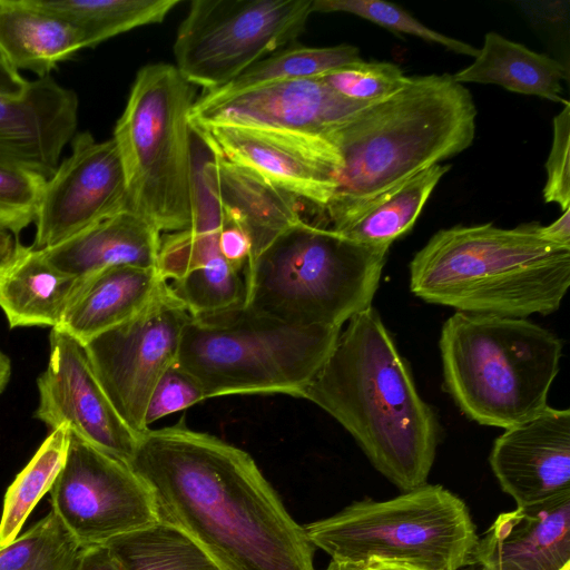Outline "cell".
I'll return each mask as SVG.
<instances>
[{
  "label": "cell",
  "mask_w": 570,
  "mask_h": 570,
  "mask_svg": "<svg viewBox=\"0 0 570 570\" xmlns=\"http://www.w3.org/2000/svg\"><path fill=\"white\" fill-rule=\"evenodd\" d=\"M129 466L150 490L158 520L186 532L223 570H315L304 527L247 452L180 421L142 432Z\"/></svg>",
  "instance_id": "obj_1"
},
{
  "label": "cell",
  "mask_w": 570,
  "mask_h": 570,
  "mask_svg": "<svg viewBox=\"0 0 570 570\" xmlns=\"http://www.w3.org/2000/svg\"><path fill=\"white\" fill-rule=\"evenodd\" d=\"M346 323L301 397L333 416L399 489L419 488L435 459V413L379 313L371 306Z\"/></svg>",
  "instance_id": "obj_2"
},
{
  "label": "cell",
  "mask_w": 570,
  "mask_h": 570,
  "mask_svg": "<svg viewBox=\"0 0 570 570\" xmlns=\"http://www.w3.org/2000/svg\"><path fill=\"white\" fill-rule=\"evenodd\" d=\"M476 108L451 75L407 77L395 94L354 112L327 138L343 169L325 207L340 230L422 170L469 148Z\"/></svg>",
  "instance_id": "obj_3"
},
{
  "label": "cell",
  "mask_w": 570,
  "mask_h": 570,
  "mask_svg": "<svg viewBox=\"0 0 570 570\" xmlns=\"http://www.w3.org/2000/svg\"><path fill=\"white\" fill-rule=\"evenodd\" d=\"M539 226L439 230L410 263L411 292L463 313L525 318L556 312L570 285V247L546 239Z\"/></svg>",
  "instance_id": "obj_4"
},
{
  "label": "cell",
  "mask_w": 570,
  "mask_h": 570,
  "mask_svg": "<svg viewBox=\"0 0 570 570\" xmlns=\"http://www.w3.org/2000/svg\"><path fill=\"white\" fill-rule=\"evenodd\" d=\"M444 385L470 420L508 429L541 413L562 342L527 320L455 312L442 326Z\"/></svg>",
  "instance_id": "obj_5"
},
{
  "label": "cell",
  "mask_w": 570,
  "mask_h": 570,
  "mask_svg": "<svg viewBox=\"0 0 570 570\" xmlns=\"http://www.w3.org/2000/svg\"><path fill=\"white\" fill-rule=\"evenodd\" d=\"M390 246L304 219L244 269V306L295 326L340 327L372 306Z\"/></svg>",
  "instance_id": "obj_6"
},
{
  "label": "cell",
  "mask_w": 570,
  "mask_h": 570,
  "mask_svg": "<svg viewBox=\"0 0 570 570\" xmlns=\"http://www.w3.org/2000/svg\"><path fill=\"white\" fill-rule=\"evenodd\" d=\"M341 330L289 325L240 305L191 317L176 365L197 381L206 399L239 393L301 397Z\"/></svg>",
  "instance_id": "obj_7"
},
{
  "label": "cell",
  "mask_w": 570,
  "mask_h": 570,
  "mask_svg": "<svg viewBox=\"0 0 570 570\" xmlns=\"http://www.w3.org/2000/svg\"><path fill=\"white\" fill-rule=\"evenodd\" d=\"M195 89L173 65L136 75L114 137L125 174L128 209L160 234L189 227L194 212Z\"/></svg>",
  "instance_id": "obj_8"
},
{
  "label": "cell",
  "mask_w": 570,
  "mask_h": 570,
  "mask_svg": "<svg viewBox=\"0 0 570 570\" xmlns=\"http://www.w3.org/2000/svg\"><path fill=\"white\" fill-rule=\"evenodd\" d=\"M304 530L332 560L416 570H459L472 563L479 540L465 503L430 484L385 501L354 502Z\"/></svg>",
  "instance_id": "obj_9"
},
{
  "label": "cell",
  "mask_w": 570,
  "mask_h": 570,
  "mask_svg": "<svg viewBox=\"0 0 570 570\" xmlns=\"http://www.w3.org/2000/svg\"><path fill=\"white\" fill-rule=\"evenodd\" d=\"M313 0H194L174 42L179 73L206 91L286 48L304 31Z\"/></svg>",
  "instance_id": "obj_10"
},
{
  "label": "cell",
  "mask_w": 570,
  "mask_h": 570,
  "mask_svg": "<svg viewBox=\"0 0 570 570\" xmlns=\"http://www.w3.org/2000/svg\"><path fill=\"white\" fill-rule=\"evenodd\" d=\"M49 493L51 510L80 548L158 521L151 492L131 468L72 433Z\"/></svg>",
  "instance_id": "obj_11"
},
{
  "label": "cell",
  "mask_w": 570,
  "mask_h": 570,
  "mask_svg": "<svg viewBox=\"0 0 570 570\" xmlns=\"http://www.w3.org/2000/svg\"><path fill=\"white\" fill-rule=\"evenodd\" d=\"M191 318L165 291L132 318L83 344L98 381L124 422L138 435L160 376L177 361L183 330Z\"/></svg>",
  "instance_id": "obj_12"
},
{
  "label": "cell",
  "mask_w": 570,
  "mask_h": 570,
  "mask_svg": "<svg viewBox=\"0 0 570 570\" xmlns=\"http://www.w3.org/2000/svg\"><path fill=\"white\" fill-rule=\"evenodd\" d=\"M71 153L47 178L32 246L59 245L99 222L128 209L124 168L112 138L97 141L76 132Z\"/></svg>",
  "instance_id": "obj_13"
},
{
  "label": "cell",
  "mask_w": 570,
  "mask_h": 570,
  "mask_svg": "<svg viewBox=\"0 0 570 570\" xmlns=\"http://www.w3.org/2000/svg\"><path fill=\"white\" fill-rule=\"evenodd\" d=\"M49 361L38 377L39 404L35 416L51 430L71 433L129 465L138 443L98 381L85 346L66 332L51 328Z\"/></svg>",
  "instance_id": "obj_14"
},
{
  "label": "cell",
  "mask_w": 570,
  "mask_h": 570,
  "mask_svg": "<svg viewBox=\"0 0 570 570\" xmlns=\"http://www.w3.org/2000/svg\"><path fill=\"white\" fill-rule=\"evenodd\" d=\"M191 129L213 154L323 210L335 194L343 159L326 137L238 126Z\"/></svg>",
  "instance_id": "obj_15"
},
{
  "label": "cell",
  "mask_w": 570,
  "mask_h": 570,
  "mask_svg": "<svg viewBox=\"0 0 570 570\" xmlns=\"http://www.w3.org/2000/svg\"><path fill=\"white\" fill-rule=\"evenodd\" d=\"M367 105L340 96L318 78L297 79L226 96L205 92L195 100L188 121L191 128L254 127L327 138Z\"/></svg>",
  "instance_id": "obj_16"
},
{
  "label": "cell",
  "mask_w": 570,
  "mask_h": 570,
  "mask_svg": "<svg viewBox=\"0 0 570 570\" xmlns=\"http://www.w3.org/2000/svg\"><path fill=\"white\" fill-rule=\"evenodd\" d=\"M502 490L527 507L570 493V411L547 406L505 429L489 458Z\"/></svg>",
  "instance_id": "obj_17"
},
{
  "label": "cell",
  "mask_w": 570,
  "mask_h": 570,
  "mask_svg": "<svg viewBox=\"0 0 570 570\" xmlns=\"http://www.w3.org/2000/svg\"><path fill=\"white\" fill-rule=\"evenodd\" d=\"M79 101L50 75L30 80L20 96L0 97V165L49 178L77 129Z\"/></svg>",
  "instance_id": "obj_18"
},
{
  "label": "cell",
  "mask_w": 570,
  "mask_h": 570,
  "mask_svg": "<svg viewBox=\"0 0 570 570\" xmlns=\"http://www.w3.org/2000/svg\"><path fill=\"white\" fill-rule=\"evenodd\" d=\"M481 570H560L570 562V493L500 514L472 554Z\"/></svg>",
  "instance_id": "obj_19"
},
{
  "label": "cell",
  "mask_w": 570,
  "mask_h": 570,
  "mask_svg": "<svg viewBox=\"0 0 570 570\" xmlns=\"http://www.w3.org/2000/svg\"><path fill=\"white\" fill-rule=\"evenodd\" d=\"M207 169L224 218L249 238L247 265L281 234L303 220L299 199L256 173L213 153Z\"/></svg>",
  "instance_id": "obj_20"
},
{
  "label": "cell",
  "mask_w": 570,
  "mask_h": 570,
  "mask_svg": "<svg viewBox=\"0 0 570 570\" xmlns=\"http://www.w3.org/2000/svg\"><path fill=\"white\" fill-rule=\"evenodd\" d=\"M166 285L154 267L115 266L82 277L57 328L83 345L139 314Z\"/></svg>",
  "instance_id": "obj_21"
},
{
  "label": "cell",
  "mask_w": 570,
  "mask_h": 570,
  "mask_svg": "<svg viewBox=\"0 0 570 570\" xmlns=\"http://www.w3.org/2000/svg\"><path fill=\"white\" fill-rule=\"evenodd\" d=\"M81 279L52 265L42 249L17 240L0 266V308L10 328L59 327Z\"/></svg>",
  "instance_id": "obj_22"
},
{
  "label": "cell",
  "mask_w": 570,
  "mask_h": 570,
  "mask_svg": "<svg viewBox=\"0 0 570 570\" xmlns=\"http://www.w3.org/2000/svg\"><path fill=\"white\" fill-rule=\"evenodd\" d=\"M160 236L153 225L125 209L42 250L57 268L82 278L115 266L156 268Z\"/></svg>",
  "instance_id": "obj_23"
},
{
  "label": "cell",
  "mask_w": 570,
  "mask_h": 570,
  "mask_svg": "<svg viewBox=\"0 0 570 570\" xmlns=\"http://www.w3.org/2000/svg\"><path fill=\"white\" fill-rule=\"evenodd\" d=\"M80 31L36 0H0V56L43 78L83 49Z\"/></svg>",
  "instance_id": "obj_24"
},
{
  "label": "cell",
  "mask_w": 570,
  "mask_h": 570,
  "mask_svg": "<svg viewBox=\"0 0 570 570\" xmlns=\"http://www.w3.org/2000/svg\"><path fill=\"white\" fill-rule=\"evenodd\" d=\"M458 83H494L507 90L566 104L562 80L568 69L558 60L538 53L490 31L474 61L452 75Z\"/></svg>",
  "instance_id": "obj_25"
},
{
  "label": "cell",
  "mask_w": 570,
  "mask_h": 570,
  "mask_svg": "<svg viewBox=\"0 0 570 570\" xmlns=\"http://www.w3.org/2000/svg\"><path fill=\"white\" fill-rule=\"evenodd\" d=\"M105 544L124 570H223L191 537L160 520Z\"/></svg>",
  "instance_id": "obj_26"
},
{
  "label": "cell",
  "mask_w": 570,
  "mask_h": 570,
  "mask_svg": "<svg viewBox=\"0 0 570 570\" xmlns=\"http://www.w3.org/2000/svg\"><path fill=\"white\" fill-rule=\"evenodd\" d=\"M72 23L85 48L135 28L161 22L179 0H36Z\"/></svg>",
  "instance_id": "obj_27"
},
{
  "label": "cell",
  "mask_w": 570,
  "mask_h": 570,
  "mask_svg": "<svg viewBox=\"0 0 570 570\" xmlns=\"http://www.w3.org/2000/svg\"><path fill=\"white\" fill-rule=\"evenodd\" d=\"M450 165H433L390 193L375 206L336 230L358 243L386 245L406 234Z\"/></svg>",
  "instance_id": "obj_28"
},
{
  "label": "cell",
  "mask_w": 570,
  "mask_h": 570,
  "mask_svg": "<svg viewBox=\"0 0 570 570\" xmlns=\"http://www.w3.org/2000/svg\"><path fill=\"white\" fill-rule=\"evenodd\" d=\"M70 436L71 431L65 424L52 429L8 488L0 520V548L17 539L33 508L50 491L65 464Z\"/></svg>",
  "instance_id": "obj_29"
},
{
  "label": "cell",
  "mask_w": 570,
  "mask_h": 570,
  "mask_svg": "<svg viewBox=\"0 0 570 570\" xmlns=\"http://www.w3.org/2000/svg\"><path fill=\"white\" fill-rule=\"evenodd\" d=\"M361 60L358 49L351 45L286 47L255 62L228 83L205 92L226 96L272 82L317 78Z\"/></svg>",
  "instance_id": "obj_30"
},
{
  "label": "cell",
  "mask_w": 570,
  "mask_h": 570,
  "mask_svg": "<svg viewBox=\"0 0 570 570\" xmlns=\"http://www.w3.org/2000/svg\"><path fill=\"white\" fill-rule=\"evenodd\" d=\"M80 546L50 512L0 548V570H72Z\"/></svg>",
  "instance_id": "obj_31"
},
{
  "label": "cell",
  "mask_w": 570,
  "mask_h": 570,
  "mask_svg": "<svg viewBox=\"0 0 570 570\" xmlns=\"http://www.w3.org/2000/svg\"><path fill=\"white\" fill-rule=\"evenodd\" d=\"M169 294L191 317L210 315L244 305L246 283L244 273L223 257L167 282Z\"/></svg>",
  "instance_id": "obj_32"
},
{
  "label": "cell",
  "mask_w": 570,
  "mask_h": 570,
  "mask_svg": "<svg viewBox=\"0 0 570 570\" xmlns=\"http://www.w3.org/2000/svg\"><path fill=\"white\" fill-rule=\"evenodd\" d=\"M312 8L313 12L352 13L389 30L439 43L458 55L475 58L479 53V49L475 47L426 27L391 2L381 0H313Z\"/></svg>",
  "instance_id": "obj_33"
},
{
  "label": "cell",
  "mask_w": 570,
  "mask_h": 570,
  "mask_svg": "<svg viewBox=\"0 0 570 570\" xmlns=\"http://www.w3.org/2000/svg\"><path fill=\"white\" fill-rule=\"evenodd\" d=\"M317 78L340 96L365 104L395 94L407 79L402 69L392 62L364 60L337 68Z\"/></svg>",
  "instance_id": "obj_34"
},
{
  "label": "cell",
  "mask_w": 570,
  "mask_h": 570,
  "mask_svg": "<svg viewBox=\"0 0 570 570\" xmlns=\"http://www.w3.org/2000/svg\"><path fill=\"white\" fill-rule=\"evenodd\" d=\"M47 177L19 166L0 165V227L18 236L35 224Z\"/></svg>",
  "instance_id": "obj_35"
},
{
  "label": "cell",
  "mask_w": 570,
  "mask_h": 570,
  "mask_svg": "<svg viewBox=\"0 0 570 570\" xmlns=\"http://www.w3.org/2000/svg\"><path fill=\"white\" fill-rule=\"evenodd\" d=\"M219 232L187 227L160 236L156 269L163 281L173 282L222 257Z\"/></svg>",
  "instance_id": "obj_36"
},
{
  "label": "cell",
  "mask_w": 570,
  "mask_h": 570,
  "mask_svg": "<svg viewBox=\"0 0 570 570\" xmlns=\"http://www.w3.org/2000/svg\"><path fill=\"white\" fill-rule=\"evenodd\" d=\"M197 381L176 365H171L157 381L145 412V426L161 417L181 411L205 400Z\"/></svg>",
  "instance_id": "obj_37"
},
{
  "label": "cell",
  "mask_w": 570,
  "mask_h": 570,
  "mask_svg": "<svg viewBox=\"0 0 570 570\" xmlns=\"http://www.w3.org/2000/svg\"><path fill=\"white\" fill-rule=\"evenodd\" d=\"M548 179L543 189L547 203L570 208V102L553 119V139L546 164Z\"/></svg>",
  "instance_id": "obj_38"
},
{
  "label": "cell",
  "mask_w": 570,
  "mask_h": 570,
  "mask_svg": "<svg viewBox=\"0 0 570 570\" xmlns=\"http://www.w3.org/2000/svg\"><path fill=\"white\" fill-rule=\"evenodd\" d=\"M222 257L244 273L250 257V242L246 233L234 223L224 218L218 237Z\"/></svg>",
  "instance_id": "obj_39"
},
{
  "label": "cell",
  "mask_w": 570,
  "mask_h": 570,
  "mask_svg": "<svg viewBox=\"0 0 570 570\" xmlns=\"http://www.w3.org/2000/svg\"><path fill=\"white\" fill-rule=\"evenodd\" d=\"M72 570H124L107 544L81 548Z\"/></svg>",
  "instance_id": "obj_40"
},
{
  "label": "cell",
  "mask_w": 570,
  "mask_h": 570,
  "mask_svg": "<svg viewBox=\"0 0 570 570\" xmlns=\"http://www.w3.org/2000/svg\"><path fill=\"white\" fill-rule=\"evenodd\" d=\"M29 81L0 56V97L22 95Z\"/></svg>",
  "instance_id": "obj_41"
},
{
  "label": "cell",
  "mask_w": 570,
  "mask_h": 570,
  "mask_svg": "<svg viewBox=\"0 0 570 570\" xmlns=\"http://www.w3.org/2000/svg\"><path fill=\"white\" fill-rule=\"evenodd\" d=\"M539 233L550 242L570 247V208L550 225H540Z\"/></svg>",
  "instance_id": "obj_42"
},
{
  "label": "cell",
  "mask_w": 570,
  "mask_h": 570,
  "mask_svg": "<svg viewBox=\"0 0 570 570\" xmlns=\"http://www.w3.org/2000/svg\"><path fill=\"white\" fill-rule=\"evenodd\" d=\"M16 243L13 235L0 227V266L12 255Z\"/></svg>",
  "instance_id": "obj_43"
},
{
  "label": "cell",
  "mask_w": 570,
  "mask_h": 570,
  "mask_svg": "<svg viewBox=\"0 0 570 570\" xmlns=\"http://www.w3.org/2000/svg\"><path fill=\"white\" fill-rule=\"evenodd\" d=\"M11 376V361L10 358L0 350V393L6 389L7 384L10 381Z\"/></svg>",
  "instance_id": "obj_44"
},
{
  "label": "cell",
  "mask_w": 570,
  "mask_h": 570,
  "mask_svg": "<svg viewBox=\"0 0 570 570\" xmlns=\"http://www.w3.org/2000/svg\"><path fill=\"white\" fill-rule=\"evenodd\" d=\"M363 570H416L406 566L382 562V561H370L365 564Z\"/></svg>",
  "instance_id": "obj_45"
},
{
  "label": "cell",
  "mask_w": 570,
  "mask_h": 570,
  "mask_svg": "<svg viewBox=\"0 0 570 570\" xmlns=\"http://www.w3.org/2000/svg\"><path fill=\"white\" fill-rule=\"evenodd\" d=\"M366 563L332 560L325 570H363Z\"/></svg>",
  "instance_id": "obj_46"
},
{
  "label": "cell",
  "mask_w": 570,
  "mask_h": 570,
  "mask_svg": "<svg viewBox=\"0 0 570 570\" xmlns=\"http://www.w3.org/2000/svg\"><path fill=\"white\" fill-rule=\"evenodd\" d=\"M560 570H570V562L566 563Z\"/></svg>",
  "instance_id": "obj_47"
}]
</instances>
